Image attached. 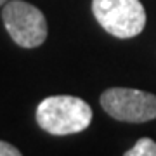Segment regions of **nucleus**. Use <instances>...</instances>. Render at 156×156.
Returning a JSON list of instances; mask_svg holds the SVG:
<instances>
[{
    "mask_svg": "<svg viewBox=\"0 0 156 156\" xmlns=\"http://www.w3.org/2000/svg\"><path fill=\"white\" fill-rule=\"evenodd\" d=\"M37 122L52 135L78 134L92 122V108L75 95H50L37 106Z\"/></svg>",
    "mask_w": 156,
    "mask_h": 156,
    "instance_id": "nucleus-1",
    "label": "nucleus"
},
{
    "mask_svg": "<svg viewBox=\"0 0 156 156\" xmlns=\"http://www.w3.org/2000/svg\"><path fill=\"white\" fill-rule=\"evenodd\" d=\"M2 19L7 33L19 47L35 49L45 42L47 38V21L40 9L35 5L23 2V0H11L7 2Z\"/></svg>",
    "mask_w": 156,
    "mask_h": 156,
    "instance_id": "nucleus-3",
    "label": "nucleus"
},
{
    "mask_svg": "<svg viewBox=\"0 0 156 156\" xmlns=\"http://www.w3.org/2000/svg\"><path fill=\"white\" fill-rule=\"evenodd\" d=\"M95 19L116 38H134L146 26V11L140 0H92Z\"/></svg>",
    "mask_w": 156,
    "mask_h": 156,
    "instance_id": "nucleus-2",
    "label": "nucleus"
},
{
    "mask_svg": "<svg viewBox=\"0 0 156 156\" xmlns=\"http://www.w3.org/2000/svg\"><path fill=\"white\" fill-rule=\"evenodd\" d=\"M4 4H7V0H0V5H4Z\"/></svg>",
    "mask_w": 156,
    "mask_h": 156,
    "instance_id": "nucleus-7",
    "label": "nucleus"
},
{
    "mask_svg": "<svg viewBox=\"0 0 156 156\" xmlns=\"http://www.w3.org/2000/svg\"><path fill=\"white\" fill-rule=\"evenodd\" d=\"M101 106L118 122L144 123L156 118V95L137 89L113 87L104 90Z\"/></svg>",
    "mask_w": 156,
    "mask_h": 156,
    "instance_id": "nucleus-4",
    "label": "nucleus"
},
{
    "mask_svg": "<svg viewBox=\"0 0 156 156\" xmlns=\"http://www.w3.org/2000/svg\"><path fill=\"white\" fill-rule=\"evenodd\" d=\"M19 154H21V151L16 149L12 144L0 140V156H19Z\"/></svg>",
    "mask_w": 156,
    "mask_h": 156,
    "instance_id": "nucleus-6",
    "label": "nucleus"
},
{
    "mask_svg": "<svg viewBox=\"0 0 156 156\" xmlns=\"http://www.w3.org/2000/svg\"><path fill=\"white\" fill-rule=\"evenodd\" d=\"M125 156H156V142L149 137H142L135 142L132 149H128Z\"/></svg>",
    "mask_w": 156,
    "mask_h": 156,
    "instance_id": "nucleus-5",
    "label": "nucleus"
}]
</instances>
